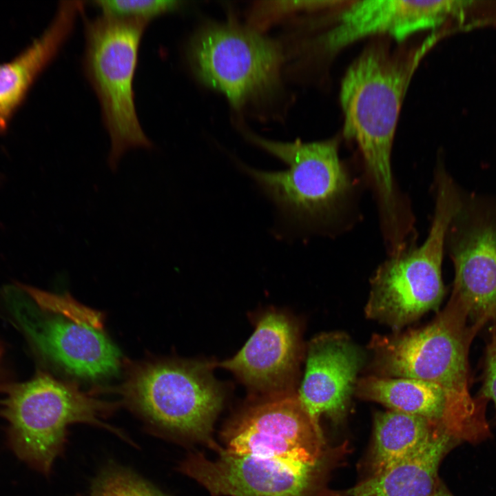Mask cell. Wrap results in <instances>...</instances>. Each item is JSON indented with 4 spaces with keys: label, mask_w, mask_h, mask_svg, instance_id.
<instances>
[{
    "label": "cell",
    "mask_w": 496,
    "mask_h": 496,
    "mask_svg": "<svg viewBox=\"0 0 496 496\" xmlns=\"http://www.w3.org/2000/svg\"><path fill=\"white\" fill-rule=\"evenodd\" d=\"M427 45L407 58L391 56L380 46L363 52L341 83L344 133L358 145L380 205L383 226L402 222L394 187L391 153L402 101Z\"/></svg>",
    "instance_id": "6da1fadb"
},
{
    "label": "cell",
    "mask_w": 496,
    "mask_h": 496,
    "mask_svg": "<svg viewBox=\"0 0 496 496\" xmlns=\"http://www.w3.org/2000/svg\"><path fill=\"white\" fill-rule=\"evenodd\" d=\"M435 203L431 228L418 247L391 254L371 281L366 316L395 332L439 307L445 293L442 265L449 225L464 190L446 172L435 176Z\"/></svg>",
    "instance_id": "7a4b0ae2"
},
{
    "label": "cell",
    "mask_w": 496,
    "mask_h": 496,
    "mask_svg": "<svg viewBox=\"0 0 496 496\" xmlns=\"http://www.w3.org/2000/svg\"><path fill=\"white\" fill-rule=\"evenodd\" d=\"M3 390L0 415L7 424L8 445L19 459L43 474L50 473L70 424L87 423L118 432L103 420L115 404L45 372Z\"/></svg>",
    "instance_id": "3957f363"
},
{
    "label": "cell",
    "mask_w": 496,
    "mask_h": 496,
    "mask_svg": "<svg viewBox=\"0 0 496 496\" xmlns=\"http://www.w3.org/2000/svg\"><path fill=\"white\" fill-rule=\"evenodd\" d=\"M479 327L465 311L449 300L445 308L425 327L375 334L369 349L375 375L413 378L442 389L456 404L475 408L486 404L468 390V349Z\"/></svg>",
    "instance_id": "277c9868"
},
{
    "label": "cell",
    "mask_w": 496,
    "mask_h": 496,
    "mask_svg": "<svg viewBox=\"0 0 496 496\" xmlns=\"http://www.w3.org/2000/svg\"><path fill=\"white\" fill-rule=\"evenodd\" d=\"M148 22L105 14L85 21L83 67L110 136L107 164L112 172L128 150L153 147L138 121L133 89L139 45Z\"/></svg>",
    "instance_id": "5b68a950"
},
{
    "label": "cell",
    "mask_w": 496,
    "mask_h": 496,
    "mask_svg": "<svg viewBox=\"0 0 496 496\" xmlns=\"http://www.w3.org/2000/svg\"><path fill=\"white\" fill-rule=\"evenodd\" d=\"M214 363L155 359L134 364L120 392L127 404L153 425L168 432L206 442L224 400L215 380Z\"/></svg>",
    "instance_id": "8992f818"
},
{
    "label": "cell",
    "mask_w": 496,
    "mask_h": 496,
    "mask_svg": "<svg viewBox=\"0 0 496 496\" xmlns=\"http://www.w3.org/2000/svg\"><path fill=\"white\" fill-rule=\"evenodd\" d=\"M3 292L12 319L46 360L85 380H97L117 373L121 353L101 329L99 313L67 296H54L48 311L19 286L7 287Z\"/></svg>",
    "instance_id": "52a82bcc"
},
{
    "label": "cell",
    "mask_w": 496,
    "mask_h": 496,
    "mask_svg": "<svg viewBox=\"0 0 496 496\" xmlns=\"http://www.w3.org/2000/svg\"><path fill=\"white\" fill-rule=\"evenodd\" d=\"M246 137L288 165L276 172L240 167L290 220L303 223L324 218L349 192L351 182L335 139L281 142L248 132Z\"/></svg>",
    "instance_id": "ba28073f"
},
{
    "label": "cell",
    "mask_w": 496,
    "mask_h": 496,
    "mask_svg": "<svg viewBox=\"0 0 496 496\" xmlns=\"http://www.w3.org/2000/svg\"><path fill=\"white\" fill-rule=\"evenodd\" d=\"M187 55L198 79L236 108L274 88L283 61L276 42L233 21L200 28L191 38Z\"/></svg>",
    "instance_id": "9c48e42d"
},
{
    "label": "cell",
    "mask_w": 496,
    "mask_h": 496,
    "mask_svg": "<svg viewBox=\"0 0 496 496\" xmlns=\"http://www.w3.org/2000/svg\"><path fill=\"white\" fill-rule=\"evenodd\" d=\"M445 247L455 269L450 299L480 328L496 320V194L464 192Z\"/></svg>",
    "instance_id": "30bf717a"
},
{
    "label": "cell",
    "mask_w": 496,
    "mask_h": 496,
    "mask_svg": "<svg viewBox=\"0 0 496 496\" xmlns=\"http://www.w3.org/2000/svg\"><path fill=\"white\" fill-rule=\"evenodd\" d=\"M223 437L236 455L307 464L319 463L322 442L295 392L262 396L231 420Z\"/></svg>",
    "instance_id": "8fae6325"
},
{
    "label": "cell",
    "mask_w": 496,
    "mask_h": 496,
    "mask_svg": "<svg viewBox=\"0 0 496 496\" xmlns=\"http://www.w3.org/2000/svg\"><path fill=\"white\" fill-rule=\"evenodd\" d=\"M209 459L193 454L182 471L214 496H311L319 463L292 462L254 455H239L217 449Z\"/></svg>",
    "instance_id": "7c38bea8"
},
{
    "label": "cell",
    "mask_w": 496,
    "mask_h": 496,
    "mask_svg": "<svg viewBox=\"0 0 496 496\" xmlns=\"http://www.w3.org/2000/svg\"><path fill=\"white\" fill-rule=\"evenodd\" d=\"M302 347L300 327L291 315L275 309L258 317L254 333L232 358L218 363L262 396L294 393Z\"/></svg>",
    "instance_id": "4fadbf2b"
},
{
    "label": "cell",
    "mask_w": 496,
    "mask_h": 496,
    "mask_svg": "<svg viewBox=\"0 0 496 496\" xmlns=\"http://www.w3.org/2000/svg\"><path fill=\"white\" fill-rule=\"evenodd\" d=\"M362 364L361 352L343 333H323L309 342L297 395L320 435L322 415L338 421L345 415Z\"/></svg>",
    "instance_id": "5bb4252c"
},
{
    "label": "cell",
    "mask_w": 496,
    "mask_h": 496,
    "mask_svg": "<svg viewBox=\"0 0 496 496\" xmlns=\"http://www.w3.org/2000/svg\"><path fill=\"white\" fill-rule=\"evenodd\" d=\"M466 4L468 2L460 1H353L322 40L329 51L378 34L403 41L417 32L437 28L451 16L459 15Z\"/></svg>",
    "instance_id": "9a60e30c"
},
{
    "label": "cell",
    "mask_w": 496,
    "mask_h": 496,
    "mask_svg": "<svg viewBox=\"0 0 496 496\" xmlns=\"http://www.w3.org/2000/svg\"><path fill=\"white\" fill-rule=\"evenodd\" d=\"M355 392L390 410L425 418L462 443H476L486 429L482 409L455 404L442 389L427 382L373 375L358 380Z\"/></svg>",
    "instance_id": "2e32d148"
},
{
    "label": "cell",
    "mask_w": 496,
    "mask_h": 496,
    "mask_svg": "<svg viewBox=\"0 0 496 496\" xmlns=\"http://www.w3.org/2000/svg\"><path fill=\"white\" fill-rule=\"evenodd\" d=\"M83 6L81 1H61L44 32L16 58L0 64V132L5 131L35 79L70 34Z\"/></svg>",
    "instance_id": "e0dca14e"
},
{
    "label": "cell",
    "mask_w": 496,
    "mask_h": 496,
    "mask_svg": "<svg viewBox=\"0 0 496 496\" xmlns=\"http://www.w3.org/2000/svg\"><path fill=\"white\" fill-rule=\"evenodd\" d=\"M461 442L441 428L420 451L347 491L348 496H432L439 466Z\"/></svg>",
    "instance_id": "ac0fdd59"
},
{
    "label": "cell",
    "mask_w": 496,
    "mask_h": 496,
    "mask_svg": "<svg viewBox=\"0 0 496 496\" xmlns=\"http://www.w3.org/2000/svg\"><path fill=\"white\" fill-rule=\"evenodd\" d=\"M438 428L441 427L413 415L392 410L377 413L371 457L373 475L382 473L416 453Z\"/></svg>",
    "instance_id": "d6986e66"
},
{
    "label": "cell",
    "mask_w": 496,
    "mask_h": 496,
    "mask_svg": "<svg viewBox=\"0 0 496 496\" xmlns=\"http://www.w3.org/2000/svg\"><path fill=\"white\" fill-rule=\"evenodd\" d=\"M93 3L103 14L148 21L159 14L177 10L181 4L177 0H96Z\"/></svg>",
    "instance_id": "ffe728a7"
},
{
    "label": "cell",
    "mask_w": 496,
    "mask_h": 496,
    "mask_svg": "<svg viewBox=\"0 0 496 496\" xmlns=\"http://www.w3.org/2000/svg\"><path fill=\"white\" fill-rule=\"evenodd\" d=\"M87 496H165L138 477L121 471L101 476Z\"/></svg>",
    "instance_id": "44dd1931"
},
{
    "label": "cell",
    "mask_w": 496,
    "mask_h": 496,
    "mask_svg": "<svg viewBox=\"0 0 496 496\" xmlns=\"http://www.w3.org/2000/svg\"><path fill=\"white\" fill-rule=\"evenodd\" d=\"M335 3V1H324L264 2L254 8L251 19L254 26L261 28L293 11L325 8Z\"/></svg>",
    "instance_id": "7402d4cb"
},
{
    "label": "cell",
    "mask_w": 496,
    "mask_h": 496,
    "mask_svg": "<svg viewBox=\"0 0 496 496\" xmlns=\"http://www.w3.org/2000/svg\"><path fill=\"white\" fill-rule=\"evenodd\" d=\"M482 395L490 399L496 409V331H494L486 349Z\"/></svg>",
    "instance_id": "603a6c76"
},
{
    "label": "cell",
    "mask_w": 496,
    "mask_h": 496,
    "mask_svg": "<svg viewBox=\"0 0 496 496\" xmlns=\"http://www.w3.org/2000/svg\"><path fill=\"white\" fill-rule=\"evenodd\" d=\"M432 496H453L444 487H438Z\"/></svg>",
    "instance_id": "cb8c5ba5"
},
{
    "label": "cell",
    "mask_w": 496,
    "mask_h": 496,
    "mask_svg": "<svg viewBox=\"0 0 496 496\" xmlns=\"http://www.w3.org/2000/svg\"><path fill=\"white\" fill-rule=\"evenodd\" d=\"M3 347H2L1 344L0 343V359L1 358V356H2V355H3Z\"/></svg>",
    "instance_id": "d4e9b609"
}]
</instances>
